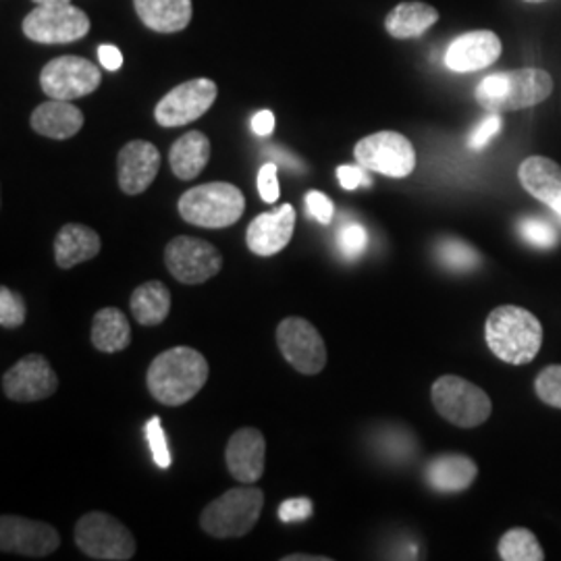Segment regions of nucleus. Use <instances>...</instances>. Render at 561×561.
Returning a JSON list of instances; mask_svg holds the SVG:
<instances>
[{"label":"nucleus","mask_w":561,"mask_h":561,"mask_svg":"<svg viewBox=\"0 0 561 561\" xmlns=\"http://www.w3.org/2000/svg\"><path fill=\"white\" fill-rule=\"evenodd\" d=\"M520 233L524 241L541 250H551L560 241L556 227L545 219H524L520 222Z\"/></svg>","instance_id":"7c9ffc66"},{"label":"nucleus","mask_w":561,"mask_h":561,"mask_svg":"<svg viewBox=\"0 0 561 561\" xmlns=\"http://www.w3.org/2000/svg\"><path fill=\"white\" fill-rule=\"evenodd\" d=\"M90 337L99 352L117 354L131 343V324L119 308H102L92 321Z\"/></svg>","instance_id":"bb28decb"},{"label":"nucleus","mask_w":561,"mask_h":561,"mask_svg":"<svg viewBox=\"0 0 561 561\" xmlns=\"http://www.w3.org/2000/svg\"><path fill=\"white\" fill-rule=\"evenodd\" d=\"M542 403L561 410V366H547L535 382Z\"/></svg>","instance_id":"473e14b6"},{"label":"nucleus","mask_w":561,"mask_h":561,"mask_svg":"<svg viewBox=\"0 0 561 561\" xmlns=\"http://www.w3.org/2000/svg\"><path fill=\"white\" fill-rule=\"evenodd\" d=\"M219 96L217 83L208 78L183 81L173 88L154 108V119L161 127H181L201 119Z\"/></svg>","instance_id":"ddd939ff"},{"label":"nucleus","mask_w":561,"mask_h":561,"mask_svg":"<svg viewBox=\"0 0 561 561\" xmlns=\"http://www.w3.org/2000/svg\"><path fill=\"white\" fill-rule=\"evenodd\" d=\"M101 252V236L80 222H69L55 238V261L59 268H73L81 262L96 259Z\"/></svg>","instance_id":"5701e85b"},{"label":"nucleus","mask_w":561,"mask_h":561,"mask_svg":"<svg viewBox=\"0 0 561 561\" xmlns=\"http://www.w3.org/2000/svg\"><path fill=\"white\" fill-rule=\"evenodd\" d=\"M437 254H439V261L451 271L463 273V271H472L481 264V256L472 245H468L466 241L454 240V238H445L439 241Z\"/></svg>","instance_id":"c756f323"},{"label":"nucleus","mask_w":561,"mask_h":561,"mask_svg":"<svg viewBox=\"0 0 561 561\" xmlns=\"http://www.w3.org/2000/svg\"><path fill=\"white\" fill-rule=\"evenodd\" d=\"M296 229V208L280 204L273 213H262L248 225L245 243L259 256H275L291 238Z\"/></svg>","instance_id":"a211bd4d"},{"label":"nucleus","mask_w":561,"mask_h":561,"mask_svg":"<svg viewBox=\"0 0 561 561\" xmlns=\"http://www.w3.org/2000/svg\"><path fill=\"white\" fill-rule=\"evenodd\" d=\"M73 539L81 553L92 560L127 561L136 556L138 549L131 530L104 512L83 514L76 524Z\"/></svg>","instance_id":"423d86ee"},{"label":"nucleus","mask_w":561,"mask_h":561,"mask_svg":"<svg viewBox=\"0 0 561 561\" xmlns=\"http://www.w3.org/2000/svg\"><path fill=\"white\" fill-rule=\"evenodd\" d=\"M283 561H329V558H322V556H298V553H294V556H287V558H283Z\"/></svg>","instance_id":"37998d69"},{"label":"nucleus","mask_w":561,"mask_h":561,"mask_svg":"<svg viewBox=\"0 0 561 561\" xmlns=\"http://www.w3.org/2000/svg\"><path fill=\"white\" fill-rule=\"evenodd\" d=\"M245 198L240 187L225 181L204 183L180 198L181 219L204 229H225L240 221Z\"/></svg>","instance_id":"20e7f679"},{"label":"nucleus","mask_w":561,"mask_h":561,"mask_svg":"<svg viewBox=\"0 0 561 561\" xmlns=\"http://www.w3.org/2000/svg\"><path fill=\"white\" fill-rule=\"evenodd\" d=\"M146 437H148V445L152 449V458L157 461L159 468H169L171 466V451L167 445V437L162 431L161 419L154 416L146 424Z\"/></svg>","instance_id":"f704fd0d"},{"label":"nucleus","mask_w":561,"mask_h":561,"mask_svg":"<svg viewBox=\"0 0 561 561\" xmlns=\"http://www.w3.org/2000/svg\"><path fill=\"white\" fill-rule=\"evenodd\" d=\"M25 38L38 44H71L90 32V18L71 2H44L21 23Z\"/></svg>","instance_id":"6e6552de"},{"label":"nucleus","mask_w":561,"mask_h":561,"mask_svg":"<svg viewBox=\"0 0 561 561\" xmlns=\"http://www.w3.org/2000/svg\"><path fill=\"white\" fill-rule=\"evenodd\" d=\"M500 558L503 561H542L545 553L537 537L526 528L507 530L500 541Z\"/></svg>","instance_id":"c85d7f7f"},{"label":"nucleus","mask_w":561,"mask_h":561,"mask_svg":"<svg viewBox=\"0 0 561 561\" xmlns=\"http://www.w3.org/2000/svg\"><path fill=\"white\" fill-rule=\"evenodd\" d=\"M131 314L144 327H157L171 312V291L161 280H148L131 294Z\"/></svg>","instance_id":"cd10ccee"},{"label":"nucleus","mask_w":561,"mask_h":561,"mask_svg":"<svg viewBox=\"0 0 561 561\" xmlns=\"http://www.w3.org/2000/svg\"><path fill=\"white\" fill-rule=\"evenodd\" d=\"M99 59H101V65L106 71H117L123 65V55H121L119 48L111 46V44L108 46L102 44L99 48Z\"/></svg>","instance_id":"a19ab883"},{"label":"nucleus","mask_w":561,"mask_h":561,"mask_svg":"<svg viewBox=\"0 0 561 561\" xmlns=\"http://www.w3.org/2000/svg\"><path fill=\"white\" fill-rule=\"evenodd\" d=\"M526 2H542V0H526Z\"/></svg>","instance_id":"a18cd8bd"},{"label":"nucleus","mask_w":561,"mask_h":561,"mask_svg":"<svg viewBox=\"0 0 561 561\" xmlns=\"http://www.w3.org/2000/svg\"><path fill=\"white\" fill-rule=\"evenodd\" d=\"M484 337L489 350L512 366H524L537 358L542 345V324L533 312L520 306L495 308L486 324Z\"/></svg>","instance_id":"f03ea898"},{"label":"nucleus","mask_w":561,"mask_h":561,"mask_svg":"<svg viewBox=\"0 0 561 561\" xmlns=\"http://www.w3.org/2000/svg\"><path fill=\"white\" fill-rule=\"evenodd\" d=\"M59 389V377L42 354H27L2 375V393L18 403L50 398Z\"/></svg>","instance_id":"4468645a"},{"label":"nucleus","mask_w":561,"mask_h":561,"mask_svg":"<svg viewBox=\"0 0 561 561\" xmlns=\"http://www.w3.org/2000/svg\"><path fill=\"white\" fill-rule=\"evenodd\" d=\"M83 113L76 104L69 101H55L41 104L32 113V129L50 140H69L76 134H80L83 127Z\"/></svg>","instance_id":"412c9836"},{"label":"nucleus","mask_w":561,"mask_h":561,"mask_svg":"<svg viewBox=\"0 0 561 561\" xmlns=\"http://www.w3.org/2000/svg\"><path fill=\"white\" fill-rule=\"evenodd\" d=\"M59 533L50 524L21 516L0 518L2 553H18L23 558H48L59 549Z\"/></svg>","instance_id":"2eb2a0df"},{"label":"nucleus","mask_w":561,"mask_h":561,"mask_svg":"<svg viewBox=\"0 0 561 561\" xmlns=\"http://www.w3.org/2000/svg\"><path fill=\"white\" fill-rule=\"evenodd\" d=\"M337 180H340L341 187L345 190H356V187H370V175L368 169H364L362 164L354 167V164H341L337 169Z\"/></svg>","instance_id":"58836bf2"},{"label":"nucleus","mask_w":561,"mask_h":561,"mask_svg":"<svg viewBox=\"0 0 561 561\" xmlns=\"http://www.w3.org/2000/svg\"><path fill=\"white\" fill-rule=\"evenodd\" d=\"M368 243V236H366V229L358 225V222H350L345 225L340 231V250L341 254L350 261L358 259L364 248Z\"/></svg>","instance_id":"72a5a7b5"},{"label":"nucleus","mask_w":561,"mask_h":561,"mask_svg":"<svg viewBox=\"0 0 561 561\" xmlns=\"http://www.w3.org/2000/svg\"><path fill=\"white\" fill-rule=\"evenodd\" d=\"M275 125H277V121H275V115L271 111H261L252 119V129H254L256 136H271Z\"/></svg>","instance_id":"79ce46f5"},{"label":"nucleus","mask_w":561,"mask_h":561,"mask_svg":"<svg viewBox=\"0 0 561 561\" xmlns=\"http://www.w3.org/2000/svg\"><path fill=\"white\" fill-rule=\"evenodd\" d=\"M164 264L180 283L201 285L221 273L222 254L210 241L180 236L167 243Z\"/></svg>","instance_id":"9b49d317"},{"label":"nucleus","mask_w":561,"mask_h":561,"mask_svg":"<svg viewBox=\"0 0 561 561\" xmlns=\"http://www.w3.org/2000/svg\"><path fill=\"white\" fill-rule=\"evenodd\" d=\"M266 442L259 428L245 426L231 435L225 449V461L231 477L241 484H254L264 474Z\"/></svg>","instance_id":"f3484780"},{"label":"nucleus","mask_w":561,"mask_h":561,"mask_svg":"<svg viewBox=\"0 0 561 561\" xmlns=\"http://www.w3.org/2000/svg\"><path fill=\"white\" fill-rule=\"evenodd\" d=\"M36 4H44V2H71V0H34Z\"/></svg>","instance_id":"c03bdc74"},{"label":"nucleus","mask_w":561,"mask_h":561,"mask_svg":"<svg viewBox=\"0 0 561 561\" xmlns=\"http://www.w3.org/2000/svg\"><path fill=\"white\" fill-rule=\"evenodd\" d=\"M210 161V140L202 131H190L171 146L169 162L173 175L181 181L196 180Z\"/></svg>","instance_id":"393cba45"},{"label":"nucleus","mask_w":561,"mask_h":561,"mask_svg":"<svg viewBox=\"0 0 561 561\" xmlns=\"http://www.w3.org/2000/svg\"><path fill=\"white\" fill-rule=\"evenodd\" d=\"M264 493L256 486H236L208 503L201 516L202 530L215 539L248 535L261 518Z\"/></svg>","instance_id":"39448f33"},{"label":"nucleus","mask_w":561,"mask_h":561,"mask_svg":"<svg viewBox=\"0 0 561 561\" xmlns=\"http://www.w3.org/2000/svg\"><path fill=\"white\" fill-rule=\"evenodd\" d=\"M141 23L159 34H175L190 25L194 15L192 0H134Z\"/></svg>","instance_id":"b1692460"},{"label":"nucleus","mask_w":561,"mask_h":561,"mask_svg":"<svg viewBox=\"0 0 561 561\" xmlns=\"http://www.w3.org/2000/svg\"><path fill=\"white\" fill-rule=\"evenodd\" d=\"M553 92V80L542 69L493 73L479 83L477 101L489 113H514L537 106Z\"/></svg>","instance_id":"7ed1b4c3"},{"label":"nucleus","mask_w":561,"mask_h":561,"mask_svg":"<svg viewBox=\"0 0 561 561\" xmlns=\"http://www.w3.org/2000/svg\"><path fill=\"white\" fill-rule=\"evenodd\" d=\"M522 187L535 196L537 201L547 204L561 221V167L545 157H530L522 162Z\"/></svg>","instance_id":"aec40b11"},{"label":"nucleus","mask_w":561,"mask_h":561,"mask_svg":"<svg viewBox=\"0 0 561 561\" xmlns=\"http://www.w3.org/2000/svg\"><path fill=\"white\" fill-rule=\"evenodd\" d=\"M479 477L477 463L461 454H443L426 463L424 479L439 493L466 491Z\"/></svg>","instance_id":"4be33fe9"},{"label":"nucleus","mask_w":561,"mask_h":561,"mask_svg":"<svg viewBox=\"0 0 561 561\" xmlns=\"http://www.w3.org/2000/svg\"><path fill=\"white\" fill-rule=\"evenodd\" d=\"M306 210L310 213V217L321 225H329L333 221L335 215V206L329 196H324L322 192H308L306 194Z\"/></svg>","instance_id":"4c0bfd02"},{"label":"nucleus","mask_w":561,"mask_h":561,"mask_svg":"<svg viewBox=\"0 0 561 561\" xmlns=\"http://www.w3.org/2000/svg\"><path fill=\"white\" fill-rule=\"evenodd\" d=\"M25 301L9 287L0 289V324L4 329H18L25 322Z\"/></svg>","instance_id":"2f4dec72"},{"label":"nucleus","mask_w":561,"mask_h":561,"mask_svg":"<svg viewBox=\"0 0 561 561\" xmlns=\"http://www.w3.org/2000/svg\"><path fill=\"white\" fill-rule=\"evenodd\" d=\"M354 157L368 171L393 180L408 178L416 167V150L412 141L398 131H379L356 144Z\"/></svg>","instance_id":"1a4fd4ad"},{"label":"nucleus","mask_w":561,"mask_h":561,"mask_svg":"<svg viewBox=\"0 0 561 561\" xmlns=\"http://www.w3.org/2000/svg\"><path fill=\"white\" fill-rule=\"evenodd\" d=\"M208 362L194 347H173L159 354L146 375L148 391L154 400L180 408L194 400L208 381Z\"/></svg>","instance_id":"f257e3e1"},{"label":"nucleus","mask_w":561,"mask_h":561,"mask_svg":"<svg viewBox=\"0 0 561 561\" xmlns=\"http://www.w3.org/2000/svg\"><path fill=\"white\" fill-rule=\"evenodd\" d=\"M102 83V71L92 60L65 55L42 67V92L55 101H78L90 96Z\"/></svg>","instance_id":"9d476101"},{"label":"nucleus","mask_w":561,"mask_h":561,"mask_svg":"<svg viewBox=\"0 0 561 561\" xmlns=\"http://www.w3.org/2000/svg\"><path fill=\"white\" fill-rule=\"evenodd\" d=\"M117 167L121 192L127 196H138L157 180L161 169V152L150 141H129L121 148Z\"/></svg>","instance_id":"dca6fc26"},{"label":"nucleus","mask_w":561,"mask_h":561,"mask_svg":"<svg viewBox=\"0 0 561 561\" xmlns=\"http://www.w3.org/2000/svg\"><path fill=\"white\" fill-rule=\"evenodd\" d=\"M312 516V502L308 497H296L280 503V522H301L308 520Z\"/></svg>","instance_id":"ea45409f"},{"label":"nucleus","mask_w":561,"mask_h":561,"mask_svg":"<svg viewBox=\"0 0 561 561\" xmlns=\"http://www.w3.org/2000/svg\"><path fill=\"white\" fill-rule=\"evenodd\" d=\"M431 400L439 416L460 428H474L489 421L493 403L474 382L456 375H445L431 389Z\"/></svg>","instance_id":"0eeeda50"},{"label":"nucleus","mask_w":561,"mask_h":561,"mask_svg":"<svg viewBox=\"0 0 561 561\" xmlns=\"http://www.w3.org/2000/svg\"><path fill=\"white\" fill-rule=\"evenodd\" d=\"M502 117L500 113H491L486 119H482L481 125L472 131L470 140H468V148L470 150H482L489 141L493 140L500 131H502Z\"/></svg>","instance_id":"e433bc0d"},{"label":"nucleus","mask_w":561,"mask_h":561,"mask_svg":"<svg viewBox=\"0 0 561 561\" xmlns=\"http://www.w3.org/2000/svg\"><path fill=\"white\" fill-rule=\"evenodd\" d=\"M502 55V41L489 30L468 32L449 44L445 67L456 73H472L491 67Z\"/></svg>","instance_id":"6ab92c4d"},{"label":"nucleus","mask_w":561,"mask_h":561,"mask_svg":"<svg viewBox=\"0 0 561 561\" xmlns=\"http://www.w3.org/2000/svg\"><path fill=\"white\" fill-rule=\"evenodd\" d=\"M439 21V11L424 2H401L385 20V30L398 41L421 38L422 34Z\"/></svg>","instance_id":"a878e982"},{"label":"nucleus","mask_w":561,"mask_h":561,"mask_svg":"<svg viewBox=\"0 0 561 561\" xmlns=\"http://www.w3.org/2000/svg\"><path fill=\"white\" fill-rule=\"evenodd\" d=\"M277 345L283 358L298 373L314 377L327 366V345L319 329L300 317H287L277 327Z\"/></svg>","instance_id":"f8f14e48"},{"label":"nucleus","mask_w":561,"mask_h":561,"mask_svg":"<svg viewBox=\"0 0 561 561\" xmlns=\"http://www.w3.org/2000/svg\"><path fill=\"white\" fill-rule=\"evenodd\" d=\"M279 164L277 162H266L262 164L261 173H259V192H261L262 201L266 204H275L279 201Z\"/></svg>","instance_id":"c9c22d12"}]
</instances>
